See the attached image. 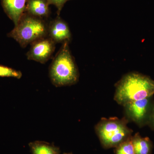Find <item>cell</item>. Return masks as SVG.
<instances>
[{"label": "cell", "mask_w": 154, "mask_h": 154, "mask_svg": "<svg viewBox=\"0 0 154 154\" xmlns=\"http://www.w3.org/2000/svg\"><path fill=\"white\" fill-rule=\"evenodd\" d=\"M22 76V72L20 71L0 65V77H12L20 79Z\"/></svg>", "instance_id": "cell-13"}, {"label": "cell", "mask_w": 154, "mask_h": 154, "mask_svg": "<svg viewBox=\"0 0 154 154\" xmlns=\"http://www.w3.org/2000/svg\"><path fill=\"white\" fill-rule=\"evenodd\" d=\"M128 116L138 125L147 123L151 111V97L137 100L125 105Z\"/></svg>", "instance_id": "cell-6"}, {"label": "cell", "mask_w": 154, "mask_h": 154, "mask_svg": "<svg viewBox=\"0 0 154 154\" xmlns=\"http://www.w3.org/2000/svg\"><path fill=\"white\" fill-rule=\"evenodd\" d=\"M48 24L44 19L25 13L17 25L7 34L23 48L40 38L48 36Z\"/></svg>", "instance_id": "cell-3"}, {"label": "cell", "mask_w": 154, "mask_h": 154, "mask_svg": "<svg viewBox=\"0 0 154 154\" xmlns=\"http://www.w3.org/2000/svg\"><path fill=\"white\" fill-rule=\"evenodd\" d=\"M32 154H60V149L52 144L42 141H35L29 144Z\"/></svg>", "instance_id": "cell-10"}, {"label": "cell", "mask_w": 154, "mask_h": 154, "mask_svg": "<svg viewBox=\"0 0 154 154\" xmlns=\"http://www.w3.org/2000/svg\"><path fill=\"white\" fill-rule=\"evenodd\" d=\"M115 148L116 154H135L131 137Z\"/></svg>", "instance_id": "cell-12"}, {"label": "cell", "mask_w": 154, "mask_h": 154, "mask_svg": "<svg viewBox=\"0 0 154 154\" xmlns=\"http://www.w3.org/2000/svg\"><path fill=\"white\" fill-rule=\"evenodd\" d=\"M148 123L149 124L150 126L152 129H154V104L152 106L151 111L149 117Z\"/></svg>", "instance_id": "cell-15"}, {"label": "cell", "mask_w": 154, "mask_h": 154, "mask_svg": "<svg viewBox=\"0 0 154 154\" xmlns=\"http://www.w3.org/2000/svg\"><path fill=\"white\" fill-rule=\"evenodd\" d=\"M125 119H102L96 127V133L105 149L116 147L131 137L132 131Z\"/></svg>", "instance_id": "cell-4"}, {"label": "cell", "mask_w": 154, "mask_h": 154, "mask_svg": "<svg viewBox=\"0 0 154 154\" xmlns=\"http://www.w3.org/2000/svg\"><path fill=\"white\" fill-rule=\"evenodd\" d=\"M135 154H152V144L148 137H143L136 133L131 137Z\"/></svg>", "instance_id": "cell-11"}, {"label": "cell", "mask_w": 154, "mask_h": 154, "mask_svg": "<svg viewBox=\"0 0 154 154\" xmlns=\"http://www.w3.org/2000/svg\"><path fill=\"white\" fill-rule=\"evenodd\" d=\"M49 5H54L57 9V16H59L65 4L67 1L70 0H47Z\"/></svg>", "instance_id": "cell-14"}, {"label": "cell", "mask_w": 154, "mask_h": 154, "mask_svg": "<svg viewBox=\"0 0 154 154\" xmlns=\"http://www.w3.org/2000/svg\"><path fill=\"white\" fill-rule=\"evenodd\" d=\"M28 0H1L4 12L14 25H17L25 13Z\"/></svg>", "instance_id": "cell-8"}, {"label": "cell", "mask_w": 154, "mask_h": 154, "mask_svg": "<svg viewBox=\"0 0 154 154\" xmlns=\"http://www.w3.org/2000/svg\"><path fill=\"white\" fill-rule=\"evenodd\" d=\"M69 43H63L49 66L50 79L56 87L72 85L79 81V74Z\"/></svg>", "instance_id": "cell-2"}, {"label": "cell", "mask_w": 154, "mask_h": 154, "mask_svg": "<svg viewBox=\"0 0 154 154\" xmlns=\"http://www.w3.org/2000/svg\"><path fill=\"white\" fill-rule=\"evenodd\" d=\"M56 43L48 36L40 38L32 43L26 54L29 60L45 64L51 58L55 49Z\"/></svg>", "instance_id": "cell-5"}, {"label": "cell", "mask_w": 154, "mask_h": 154, "mask_svg": "<svg viewBox=\"0 0 154 154\" xmlns=\"http://www.w3.org/2000/svg\"><path fill=\"white\" fill-rule=\"evenodd\" d=\"M63 154H73L72 153H64Z\"/></svg>", "instance_id": "cell-16"}, {"label": "cell", "mask_w": 154, "mask_h": 154, "mask_svg": "<svg viewBox=\"0 0 154 154\" xmlns=\"http://www.w3.org/2000/svg\"><path fill=\"white\" fill-rule=\"evenodd\" d=\"M154 94V81L140 74L130 73L116 84L114 99L124 106L130 102L152 97Z\"/></svg>", "instance_id": "cell-1"}, {"label": "cell", "mask_w": 154, "mask_h": 154, "mask_svg": "<svg viewBox=\"0 0 154 154\" xmlns=\"http://www.w3.org/2000/svg\"><path fill=\"white\" fill-rule=\"evenodd\" d=\"M48 36L56 44L69 42L72 39V33L68 25L59 16L48 23Z\"/></svg>", "instance_id": "cell-7"}, {"label": "cell", "mask_w": 154, "mask_h": 154, "mask_svg": "<svg viewBox=\"0 0 154 154\" xmlns=\"http://www.w3.org/2000/svg\"><path fill=\"white\" fill-rule=\"evenodd\" d=\"M49 4L47 0H28L25 13L44 19L50 15Z\"/></svg>", "instance_id": "cell-9"}]
</instances>
